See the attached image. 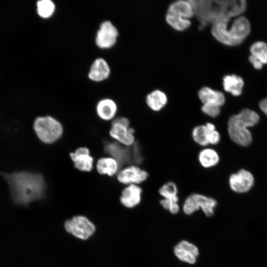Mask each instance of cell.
I'll return each mask as SVG.
<instances>
[{
	"mask_svg": "<svg viewBox=\"0 0 267 267\" xmlns=\"http://www.w3.org/2000/svg\"><path fill=\"white\" fill-rule=\"evenodd\" d=\"M189 0L201 29L208 24L229 23L235 17L242 15L247 5L245 0Z\"/></svg>",
	"mask_w": 267,
	"mask_h": 267,
	"instance_id": "1",
	"label": "cell"
},
{
	"mask_svg": "<svg viewBox=\"0 0 267 267\" xmlns=\"http://www.w3.org/2000/svg\"><path fill=\"white\" fill-rule=\"evenodd\" d=\"M1 175L8 183L12 198L16 203L27 205L44 197L45 182L41 174L22 172Z\"/></svg>",
	"mask_w": 267,
	"mask_h": 267,
	"instance_id": "2",
	"label": "cell"
},
{
	"mask_svg": "<svg viewBox=\"0 0 267 267\" xmlns=\"http://www.w3.org/2000/svg\"><path fill=\"white\" fill-rule=\"evenodd\" d=\"M249 19L243 15L233 19L229 23L218 22L212 25L211 33L222 44L236 46L242 44L251 32Z\"/></svg>",
	"mask_w": 267,
	"mask_h": 267,
	"instance_id": "3",
	"label": "cell"
},
{
	"mask_svg": "<svg viewBox=\"0 0 267 267\" xmlns=\"http://www.w3.org/2000/svg\"><path fill=\"white\" fill-rule=\"evenodd\" d=\"M258 114L248 108L242 109L238 113L231 116L227 123V132L230 139L242 146H248L252 142V136L248 128L258 123Z\"/></svg>",
	"mask_w": 267,
	"mask_h": 267,
	"instance_id": "4",
	"label": "cell"
},
{
	"mask_svg": "<svg viewBox=\"0 0 267 267\" xmlns=\"http://www.w3.org/2000/svg\"><path fill=\"white\" fill-rule=\"evenodd\" d=\"M103 149L106 154L118 162L120 166L125 164L138 165L143 160L141 148L137 142L126 146L115 141H106Z\"/></svg>",
	"mask_w": 267,
	"mask_h": 267,
	"instance_id": "5",
	"label": "cell"
},
{
	"mask_svg": "<svg viewBox=\"0 0 267 267\" xmlns=\"http://www.w3.org/2000/svg\"><path fill=\"white\" fill-rule=\"evenodd\" d=\"M34 129L39 138L47 144L57 141L63 133L61 123L49 116L37 118L34 122Z\"/></svg>",
	"mask_w": 267,
	"mask_h": 267,
	"instance_id": "6",
	"label": "cell"
},
{
	"mask_svg": "<svg viewBox=\"0 0 267 267\" xmlns=\"http://www.w3.org/2000/svg\"><path fill=\"white\" fill-rule=\"evenodd\" d=\"M217 205L218 202L214 198L194 192L185 198L182 209L186 215H191L201 210L206 217H211L214 216Z\"/></svg>",
	"mask_w": 267,
	"mask_h": 267,
	"instance_id": "7",
	"label": "cell"
},
{
	"mask_svg": "<svg viewBox=\"0 0 267 267\" xmlns=\"http://www.w3.org/2000/svg\"><path fill=\"white\" fill-rule=\"evenodd\" d=\"M64 228L67 233L82 240L89 239L96 231L95 224L88 218L81 215L65 221Z\"/></svg>",
	"mask_w": 267,
	"mask_h": 267,
	"instance_id": "8",
	"label": "cell"
},
{
	"mask_svg": "<svg viewBox=\"0 0 267 267\" xmlns=\"http://www.w3.org/2000/svg\"><path fill=\"white\" fill-rule=\"evenodd\" d=\"M134 134V130L130 127L128 119L120 117L114 119L109 134L115 141L126 146L132 145L136 142Z\"/></svg>",
	"mask_w": 267,
	"mask_h": 267,
	"instance_id": "9",
	"label": "cell"
},
{
	"mask_svg": "<svg viewBox=\"0 0 267 267\" xmlns=\"http://www.w3.org/2000/svg\"><path fill=\"white\" fill-rule=\"evenodd\" d=\"M118 35V31L115 25L111 21L106 20L100 24L96 34L95 42L100 48H109L115 45Z\"/></svg>",
	"mask_w": 267,
	"mask_h": 267,
	"instance_id": "10",
	"label": "cell"
},
{
	"mask_svg": "<svg viewBox=\"0 0 267 267\" xmlns=\"http://www.w3.org/2000/svg\"><path fill=\"white\" fill-rule=\"evenodd\" d=\"M117 174L118 181L127 185H139L146 181L149 176L146 171L135 165L127 166L119 171Z\"/></svg>",
	"mask_w": 267,
	"mask_h": 267,
	"instance_id": "11",
	"label": "cell"
},
{
	"mask_svg": "<svg viewBox=\"0 0 267 267\" xmlns=\"http://www.w3.org/2000/svg\"><path fill=\"white\" fill-rule=\"evenodd\" d=\"M173 252L179 261L189 265L195 264L199 255L198 247L186 240H182L176 244Z\"/></svg>",
	"mask_w": 267,
	"mask_h": 267,
	"instance_id": "12",
	"label": "cell"
},
{
	"mask_svg": "<svg viewBox=\"0 0 267 267\" xmlns=\"http://www.w3.org/2000/svg\"><path fill=\"white\" fill-rule=\"evenodd\" d=\"M254 183V177L249 171L241 169L231 174L228 178V184L233 192L243 193L248 191Z\"/></svg>",
	"mask_w": 267,
	"mask_h": 267,
	"instance_id": "13",
	"label": "cell"
},
{
	"mask_svg": "<svg viewBox=\"0 0 267 267\" xmlns=\"http://www.w3.org/2000/svg\"><path fill=\"white\" fill-rule=\"evenodd\" d=\"M70 157L74 166L78 170L89 172L93 167V158L90 154L89 150L86 147L78 148L70 153Z\"/></svg>",
	"mask_w": 267,
	"mask_h": 267,
	"instance_id": "14",
	"label": "cell"
},
{
	"mask_svg": "<svg viewBox=\"0 0 267 267\" xmlns=\"http://www.w3.org/2000/svg\"><path fill=\"white\" fill-rule=\"evenodd\" d=\"M142 194V189L139 185H128L122 191L120 203L127 208H134L140 203Z\"/></svg>",
	"mask_w": 267,
	"mask_h": 267,
	"instance_id": "15",
	"label": "cell"
},
{
	"mask_svg": "<svg viewBox=\"0 0 267 267\" xmlns=\"http://www.w3.org/2000/svg\"><path fill=\"white\" fill-rule=\"evenodd\" d=\"M110 72L107 62L103 58L98 57L91 64L88 77L92 81L100 82L107 79L110 76Z\"/></svg>",
	"mask_w": 267,
	"mask_h": 267,
	"instance_id": "16",
	"label": "cell"
},
{
	"mask_svg": "<svg viewBox=\"0 0 267 267\" xmlns=\"http://www.w3.org/2000/svg\"><path fill=\"white\" fill-rule=\"evenodd\" d=\"M197 159L200 165L204 169H211L217 166L220 162V155L215 148L206 146L198 152Z\"/></svg>",
	"mask_w": 267,
	"mask_h": 267,
	"instance_id": "17",
	"label": "cell"
},
{
	"mask_svg": "<svg viewBox=\"0 0 267 267\" xmlns=\"http://www.w3.org/2000/svg\"><path fill=\"white\" fill-rule=\"evenodd\" d=\"M198 96L202 104H212L222 107L225 103V97L222 92L207 87L198 91Z\"/></svg>",
	"mask_w": 267,
	"mask_h": 267,
	"instance_id": "18",
	"label": "cell"
},
{
	"mask_svg": "<svg viewBox=\"0 0 267 267\" xmlns=\"http://www.w3.org/2000/svg\"><path fill=\"white\" fill-rule=\"evenodd\" d=\"M96 112L101 119L110 121L115 118L117 113V104L111 98L102 99L96 104Z\"/></svg>",
	"mask_w": 267,
	"mask_h": 267,
	"instance_id": "19",
	"label": "cell"
},
{
	"mask_svg": "<svg viewBox=\"0 0 267 267\" xmlns=\"http://www.w3.org/2000/svg\"><path fill=\"white\" fill-rule=\"evenodd\" d=\"M167 13L187 19L194 16V9L189 0H179L173 2L168 7Z\"/></svg>",
	"mask_w": 267,
	"mask_h": 267,
	"instance_id": "20",
	"label": "cell"
},
{
	"mask_svg": "<svg viewBox=\"0 0 267 267\" xmlns=\"http://www.w3.org/2000/svg\"><path fill=\"white\" fill-rule=\"evenodd\" d=\"M244 85L243 79L235 74L225 75L222 79V85L224 90L234 96H238L242 94Z\"/></svg>",
	"mask_w": 267,
	"mask_h": 267,
	"instance_id": "21",
	"label": "cell"
},
{
	"mask_svg": "<svg viewBox=\"0 0 267 267\" xmlns=\"http://www.w3.org/2000/svg\"><path fill=\"white\" fill-rule=\"evenodd\" d=\"M119 167L118 162L110 156L98 159L96 164V170L99 174L109 177L117 174Z\"/></svg>",
	"mask_w": 267,
	"mask_h": 267,
	"instance_id": "22",
	"label": "cell"
},
{
	"mask_svg": "<svg viewBox=\"0 0 267 267\" xmlns=\"http://www.w3.org/2000/svg\"><path fill=\"white\" fill-rule=\"evenodd\" d=\"M168 102L166 94L160 90H155L149 93L146 97V103L148 107L154 112L162 110Z\"/></svg>",
	"mask_w": 267,
	"mask_h": 267,
	"instance_id": "23",
	"label": "cell"
},
{
	"mask_svg": "<svg viewBox=\"0 0 267 267\" xmlns=\"http://www.w3.org/2000/svg\"><path fill=\"white\" fill-rule=\"evenodd\" d=\"M191 137L197 145L205 147L209 146V131L204 124L195 126L191 131Z\"/></svg>",
	"mask_w": 267,
	"mask_h": 267,
	"instance_id": "24",
	"label": "cell"
},
{
	"mask_svg": "<svg viewBox=\"0 0 267 267\" xmlns=\"http://www.w3.org/2000/svg\"><path fill=\"white\" fill-rule=\"evenodd\" d=\"M158 193L163 199L179 201L178 187L174 181H169L162 184Z\"/></svg>",
	"mask_w": 267,
	"mask_h": 267,
	"instance_id": "25",
	"label": "cell"
},
{
	"mask_svg": "<svg viewBox=\"0 0 267 267\" xmlns=\"http://www.w3.org/2000/svg\"><path fill=\"white\" fill-rule=\"evenodd\" d=\"M167 23L177 31H182L187 29L191 25L189 19H185L177 15L167 13L166 15Z\"/></svg>",
	"mask_w": 267,
	"mask_h": 267,
	"instance_id": "26",
	"label": "cell"
},
{
	"mask_svg": "<svg viewBox=\"0 0 267 267\" xmlns=\"http://www.w3.org/2000/svg\"><path fill=\"white\" fill-rule=\"evenodd\" d=\"M251 55L259 59L263 64H267V43L263 41H257L250 47Z\"/></svg>",
	"mask_w": 267,
	"mask_h": 267,
	"instance_id": "27",
	"label": "cell"
},
{
	"mask_svg": "<svg viewBox=\"0 0 267 267\" xmlns=\"http://www.w3.org/2000/svg\"><path fill=\"white\" fill-rule=\"evenodd\" d=\"M37 12L39 16L47 18L52 15L55 9L54 2L50 0H41L37 2Z\"/></svg>",
	"mask_w": 267,
	"mask_h": 267,
	"instance_id": "28",
	"label": "cell"
},
{
	"mask_svg": "<svg viewBox=\"0 0 267 267\" xmlns=\"http://www.w3.org/2000/svg\"><path fill=\"white\" fill-rule=\"evenodd\" d=\"M179 201L162 198L159 203L163 209L168 211L173 215L178 213L180 211Z\"/></svg>",
	"mask_w": 267,
	"mask_h": 267,
	"instance_id": "29",
	"label": "cell"
},
{
	"mask_svg": "<svg viewBox=\"0 0 267 267\" xmlns=\"http://www.w3.org/2000/svg\"><path fill=\"white\" fill-rule=\"evenodd\" d=\"M221 107L212 104H202L201 106L202 112L206 116L212 118H216L221 114Z\"/></svg>",
	"mask_w": 267,
	"mask_h": 267,
	"instance_id": "30",
	"label": "cell"
},
{
	"mask_svg": "<svg viewBox=\"0 0 267 267\" xmlns=\"http://www.w3.org/2000/svg\"><path fill=\"white\" fill-rule=\"evenodd\" d=\"M209 131V145L214 146L218 144L221 140V135L217 129Z\"/></svg>",
	"mask_w": 267,
	"mask_h": 267,
	"instance_id": "31",
	"label": "cell"
},
{
	"mask_svg": "<svg viewBox=\"0 0 267 267\" xmlns=\"http://www.w3.org/2000/svg\"><path fill=\"white\" fill-rule=\"evenodd\" d=\"M249 61L256 69L260 70L263 68L264 64L259 59L251 55L249 56Z\"/></svg>",
	"mask_w": 267,
	"mask_h": 267,
	"instance_id": "32",
	"label": "cell"
},
{
	"mask_svg": "<svg viewBox=\"0 0 267 267\" xmlns=\"http://www.w3.org/2000/svg\"><path fill=\"white\" fill-rule=\"evenodd\" d=\"M259 107L267 116V97L261 100L259 103Z\"/></svg>",
	"mask_w": 267,
	"mask_h": 267,
	"instance_id": "33",
	"label": "cell"
}]
</instances>
